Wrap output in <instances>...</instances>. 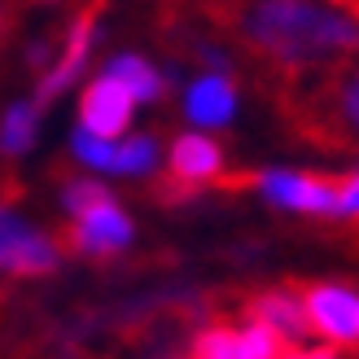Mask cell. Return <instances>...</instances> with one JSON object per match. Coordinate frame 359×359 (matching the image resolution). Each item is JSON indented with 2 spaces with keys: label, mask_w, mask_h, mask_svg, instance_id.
<instances>
[{
  "label": "cell",
  "mask_w": 359,
  "mask_h": 359,
  "mask_svg": "<svg viewBox=\"0 0 359 359\" xmlns=\"http://www.w3.org/2000/svg\"><path fill=\"white\" fill-rule=\"evenodd\" d=\"M237 27L245 44L294 70L359 57V13L325 0H259L241 9Z\"/></svg>",
  "instance_id": "obj_1"
},
{
  "label": "cell",
  "mask_w": 359,
  "mask_h": 359,
  "mask_svg": "<svg viewBox=\"0 0 359 359\" xmlns=\"http://www.w3.org/2000/svg\"><path fill=\"white\" fill-rule=\"evenodd\" d=\"M97 35H101L97 13L70 18V27L62 31V40H57V48H53L48 66L40 70V83H35V105H40V110H44V105H53V101H62L70 88L88 75V62H93Z\"/></svg>",
  "instance_id": "obj_2"
},
{
  "label": "cell",
  "mask_w": 359,
  "mask_h": 359,
  "mask_svg": "<svg viewBox=\"0 0 359 359\" xmlns=\"http://www.w3.org/2000/svg\"><path fill=\"white\" fill-rule=\"evenodd\" d=\"M255 193L267 206L290 215H320V219L337 215V180L298 171V167H263L255 175Z\"/></svg>",
  "instance_id": "obj_3"
},
{
  "label": "cell",
  "mask_w": 359,
  "mask_h": 359,
  "mask_svg": "<svg viewBox=\"0 0 359 359\" xmlns=\"http://www.w3.org/2000/svg\"><path fill=\"white\" fill-rule=\"evenodd\" d=\"M57 263H62L57 237L35 228L22 210L0 202V272L5 276H48Z\"/></svg>",
  "instance_id": "obj_4"
},
{
  "label": "cell",
  "mask_w": 359,
  "mask_h": 359,
  "mask_svg": "<svg viewBox=\"0 0 359 359\" xmlns=\"http://www.w3.org/2000/svg\"><path fill=\"white\" fill-rule=\"evenodd\" d=\"M307 329L325 337V346H359V290L337 280H320L302 294Z\"/></svg>",
  "instance_id": "obj_5"
},
{
  "label": "cell",
  "mask_w": 359,
  "mask_h": 359,
  "mask_svg": "<svg viewBox=\"0 0 359 359\" xmlns=\"http://www.w3.org/2000/svg\"><path fill=\"white\" fill-rule=\"evenodd\" d=\"M136 241V224L128 206L118 202L110 193L105 202L88 206L83 215H75V224H70V245L79 250V255H93V259H110V255H123Z\"/></svg>",
  "instance_id": "obj_6"
},
{
  "label": "cell",
  "mask_w": 359,
  "mask_h": 359,
  "mask_svg": "<svg viewBox=\"0 0 359 359\" xmlns=\"http://www.w3.org/2000/svg\"><path fill=\"white\" fill-rule=\"evenodd\" d=\"M140 105L123 93L114 79H105L101 70L83 83L79 93V132L97 136V140H123L132 132V118H136Z\"/></svg>",
  "instance_id": "obj_7"
},
{
  "label": "cell",
  "mask_w": 359,
  "mask_h": 359,
  "mask_svg": "<svg viewBox=\"0 0 359 359\" xmlns=\"http://www.w3.org/2000/svg\"><path fill=\"white\" fill-rule=\"evenodd\" d=\"M237 105H241L237 83H232V75H219V70L193 75L184 83V93H180V110L189 118V132H206V136L228 128L237 118Z\"/></svg>",
  "instance_id": "obj_8"
},
{
  "label": "cell",
  "mask_w": 359,
  "mask_h": 359,
  "mask_svg": "<svg viewBox=\"0 0 359 359\" xmlns=\"http://www.w3.org/2000/svg\"><path fill=\"white\" fill-rule=\"evenodd\" d=\"M285 346L255 320L241 325H210L193 337L189 359H280Z\"/></svg>",
  "instance_id": "obj_9"
},
{
  "label": "cell",
  "mask_w": 359,
  "mask_h": 359,
  "mask_svg": "<svg viewBox=\"0 0 359 359\" xmlns=\"http://www.w3.org/2000/svg\"><path fill=\"white\" fill-rule=\"evenodd\" d=\"M163 163L180 184H210L224 175V145L206 132H180L167 145Z\"/></svg>",
  "instance_id": "obj_10"
},
{
  "label": "cell",
  "mask_w": 359,
  "mask_h": 359,
  "mask_svg": "<svg viewBox=\"0 0 359 359\" xmlns=\"http://www.w3.org/2000/svg\"><path fill=\"white\" fill-rule=\"evenodd\" d=\"M250 320L263 325L280 346H294V351H298L302 337L311 333L307 329V311H302V294H294V290H267V294H259L255 307H250Z\"/></svg>",
  "instance_id": "obj_11"
},
{
  "label": "cell",
  "mask_w": 359,
  "mask_h": 359,
  "mask_svg": "<svg viewBox=\"0 0 359 359\" xmlns=\"http://www.w3.org/2000/svg\"><path fill=\"white\" fill-rule=\"evenodd\" d=\"M101 75H105V79H114L136 105H154L158 97L167 93L163 70H158V66L145 57V53H114V57H105Z\"/></svg>",
  "instance_id": "obj_12"
},
{
  "label": "cell",
  "mask_w": 359,
  "mask_h": 359,
  "mask_svg": "<svg viewBox=\"0 0 359 359\" xmlns=\"http://www.w3.org/2000/svg\"><path fill=\"white\" fill-rule=\"evenodd\" d=\"M167 149L158 145V136L149 132H128L123 140H114V163H110V175L114 180H145L163 167Z\"/></svg>",
  "instance_id": "obj_13"
},
{
  "label": "cell",
  "mask_w": 359,
  "mask_h": 359,
  "mask_svg": "<svg viewBox=\"0 0 359 359\" xmlns=\"http://www.w3.org/2000/svg\"><path fill=\"white\" fill-rule=\"evenodd\" d=\"M40 105L35 97H22V101H9L5 114H0V154L5 158H22L35 149L40 140Z\"/></svg>",
  "instance_id": "obj_14"
},
{
  "label": "cell",
  "mask_w": 359,
  "mask_h": 359,
  "mask_svg": "<svg viewBox=\"0 0 359 359\" xmlns=\"http://www.w3.org/2000/svg\"><path fill=\"white\" fill-rule=\"evenodd\" d=\"M333 114L351 136H359V62L346 66L333 83Z\"/></svg>",
  "instance_id": "obj_15"
},
{
  "label": "cell",
  "mask_w": 359,
  "mask_h": 359,
  "mask_svg": "<svg viewBox=\"0 0 359 359\" xmlns=\"http://www.w3.org/2000/svg\"><path fill=\"white\" fill-rule=\"evenodd\" d=\"M105 197H110L105 180H97V175H79V180H66V184H62V210L75 219V215H83L88 206L105 202Z\"/></svg>",
  "instance_id": "obj_16"
},
{
  "label": "cell",
  "mask_w": 359,
  "mask_h": 359,
  "mask_svg": "<svg viewBox=\"0 0 359 359\" xmlns=\"http://www.w3.org/2000/svg\"><path fill=\"white\" fill-rule=\"evenodd\" d=\"M333 219H359V171L337 180V215Z\"/></svg>",
  "instance_id": "obj_17"
},
{
  "label": "cell",
  "mask_w": 359,
  "mask_h": 359,
  "mask_svg": "<svg viewBox=\"0 0 359 359\" xmlns=\"http://www.w3.org/2000/svg\"><path fill=\"white\" fill-rule=\"evenodd\" d=\"M280 359H337L329 346H298V351H285Z\"/></svg>",
  "instance_id": "obj_18"
}]
</instances>
